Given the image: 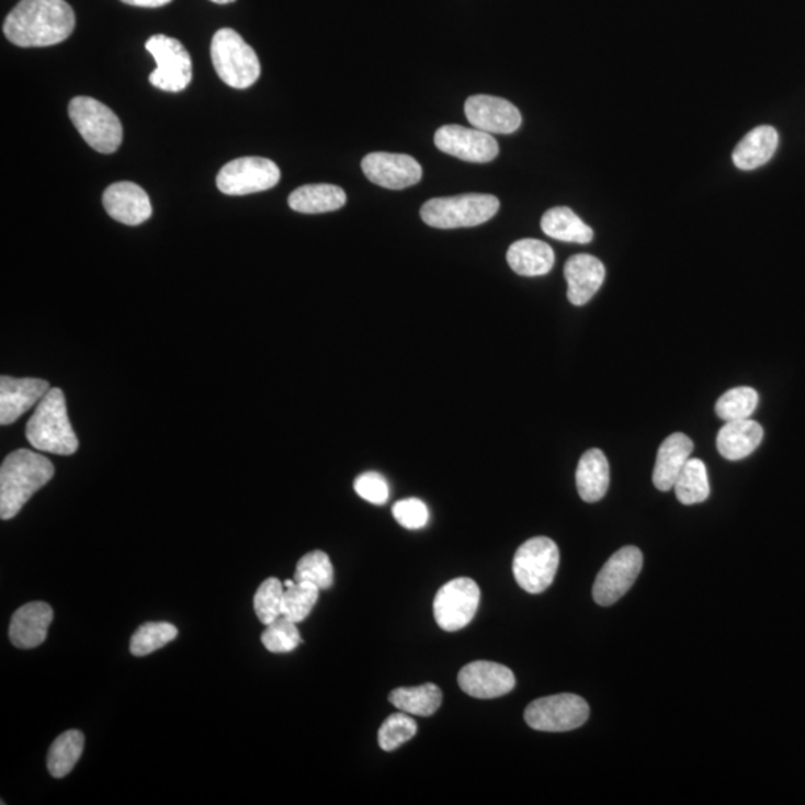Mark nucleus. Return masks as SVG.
<instances>
[{
  "instance_id": "nucleus-1",
  "label": "nucleus",
  "mask_w": 805,
  "mask_h": 805,
  "mask_svg": "<svg viewBox=\"0 0 805 805\" xmlns=\"http://www.w3.org/2000/svg\"><path fill=\"white\" fill-rule=\"evenodd\" d=\"M75 24V12L66 0H22L8 14L3 33L19 47H52L68 39Z\"/></svg>"
},
{
  "instance_id": "nucleus-2",
  "label": "nucleus",
  "mask_w": 805,
  "mask_h": 805,
  "mask_svg": "<svg viewBox=\"0 0 805 805\" xmlns=\"http://www.w3.org/2000/svg\"><path fill=\"white\" fill-rule=\"evenodd\" d=\"M53 476V463L44 455L29 450L11 452L0 467V518L7 521L16 517Z\"/></svg>"
},
{
  "instance_id": "nucleus-3",
  "label": "nucleus",
  "mask_w": 805,
  "mask_h": 805,
  "mask_svg": "<svg viewBox=\"0 0 805 805\" xmlns=\"http://www.w3.org/2000/svg\"><path fill=\"white\" fill-rule=\"evenodd\" d=\"M26 435L35 450L56 455H72L80 442L70 424L66 398L60 388L49 389L29 419Z\"/></svg>"
},
{
  "instance_id": "nucleus-4",
  "label": "nucleus",
  "mask_w": 805,
  "mask_h": 805,
  "mask_svg": "<svg viewBox=\"0 0 805 805\" xmlns=\"http://www.w3.org/2000/svg\"><path fill=\"white\" fill-rule=\"evenodd\" d=\"M211 59L228 87L245 90L259 81L261 66L251 45L234 29H219L211 44Z\"/></svg>"
},
{
  "instance_id": "nucleus-5",
  "label": "nucleus",
  "mask_w": 805,
  "mask_h": 805,
  "mask_svg": "<svg viewBox=\"0 0 805 805\" xmlns=\"http://www.w3.org/2000/svg\"><path fill=\"white\" fill-rule=\"evenodd\" d=\"M500 209V201L492 194H462L438 197L421 207V218L434 228L476 227L489 222Z\"/></svg>"
},
{
  "instance_id": "nucleus-6",
  "label": "nucleus",
  "mask_w": 805,
  "mask_h": 805,
  "mask_svg": "<svg viewBox=\"0 0 805 805\" xmlns=\"http://www.w3.org/2000/svg\"><path fill=\"white\" fill-rule=\"evenodd\" d=\"M69 118L86 143L102 155H112L123 143L122 122L114 111L87 95L69 103Z\"/></svg>"
},
{
  "instance_id": "nucleus-7",
  "label": "nucleus",
  "mask_w": 805,
  "mask_h": 805,
  "mask_svg": "<svg viewBox=\"0 0 805 805\" xmlns=\"http://www.w3.org/2000/svg\"><path fill=\"white\" fill-rule=\"evenodd\" d=\"M558 567L559 549L549 537L530 538L513 558L514 580L529 593L545 592L554 582Z\"/></svg>"
},
{
  "instance_id": "nucleus-8",
  "label": "nucleus",
  "mask_w": 805,
  "mask_h": 805,
  "mask_svg": "<svg viewBox=\"0 0 805 805\" xmlns=\"http://www.w3.org/2000/svg\"><path fill=\"white\" fill-rule=\"evenodd\" d=\"M145 48L155 57L157 68L149 73V82L157 89L178 93L190 86L193 78V61L184 45L175 37L155 35Z\"/></svg>"
},
{
  "instance_id": "nucleus-9",
  "label": "nucleus",
  "mask_w": 805,
  "mask_h": 805,
  "mask_svg": "<svg viewBox=\"0 0 805 805\" xmlns=\"http://www.w3.org/2000/svg\"><path fill=\"white\" fill-rule=\"evenodd\" d=\"M589 705L582 696L559 694L535 700L525 708V722L535 732L567 733L588 721Z\"/></svg>"
},
{
  "instance_id": "nucleus-10",
  "label": "nucleus",
  "mask_w": 805,
  "mask_h": 805,
  "mask_svg": "<svg viewBox=\"0 0 805 805\" xmlns=\"http://www.w3.org/2000/svg\"><path fill=\"white\" fill-rule=\"evenodd\" d=\"M281 170L263 157H240L228 161L217 177V186L227 196H248L277 185Z\"/></svg>"
},
{
  "instance_id": "nucleus-11",
  "label": "nucleus",
  "mask_w": 805,
  "mask_h": 805,
  "mask_svg": "<svg viewBox=\"0 0 805 805\" xmlns=\"http://www.w3.org/2000/svg\"><path fill=\"white\" fill-rule=\"evenodd\" d=\"M480 603V589L473 579L451 580L434 597V620L446 633L466 628L476 616Z\"/></svg>"
},
{
  "instance_id": "nucleus-12",
  "label": "nucleus",
  "mask_w": 805,
  "mask_h": 805,
  "mask_svg": "<svg viewBox=\"0 0 805 805\" xmlns=\"http://www.w3.org/2000/svg\"><path fill=\"white\" fill-rule=\"evenodd\" d=\"M643 554L636 546H625L609 558L593 582L592 597L597 604L612 605L630 591L640 575Z\"/></svg>"
},
{
  "instance_id": "nucleus-13",
  "label": "nucleus",
  "mask_w": 805,
  "mask_h": 805,
  "mask_svg": "<svg viewBox=\"0 0 805 805\" xmlns=\"http://www.w3.org/2000/svg\"><path fill=\"white\" fill-rule=\"evenodd\" d=\"M435 147L456 159L468 163H489L497 159L500 148L497 140L479 128H468L458 124H446L435 132Z\"/></svg>"
},
{
  "instance_id": "nucleus-14",
  "label": "nucleus",
  "mask_w": 805,
  "mask_h": 805,
  "mask_svg": "<svg viewBox=\"0 0 805 805\" xmlns=\"http://www.w3.org/2000/svg\"><path fill=\"white\" fill-rule=\"evenodd\" d=\"M464 112L473 127L489 135H510L522 124L520 110L513 103L496 95H472L464 105Z\"/></svg>"
},
{
  "instance_id": "nucleus-15",
  "label": "nucleus",
  "mask_w": 805,
  "mask_h": 805,
  "mask_svg": "<svg viewBox=\"0 0 805 805\" xmlns=\"http://www.w3.org/2000/svg\"><path fill=\"white\" fill-rule=\"evenodd\" d=\"M364 175L373 184L402 190L422 180V168L413 157L393 152H372L361 161Z\"/></svg>"
},
{
  "instance_id": "nucleus-16",
  "label": "nucleus",
  "mask_w": 805,
  "mask_h": 805,
  "mask_svg": "<svg viewBox=\"0 0 805 805\" xmlns=\"http://www.w3.org/2000/svg\"><path fill=\"white\" fill-rule=\"evenodd\" d=\"M458 684L473 699L492 700L512 692L517 679L513 671L501 664L475 661L460 670Z\"/></svg>"
},
{
  "instance_id": "nucleus-17",
  "label": "nucleus",
  "mask_w": 805,
  "mask_h": 805,
  "mask_svg": "<svg viewBox=\"0 0 805 805\" xmlns=\"http://www.w3.org/2000/svg\"><path fill=\"white\" fill-rule=\"evenodd\" d=\"M49 389L47 381L36 377H0V424H14L33 406L39 405Z\"/></svg>"
},
{
  "instance_id": "nucleus-18",
  "label": "nucleus",
  "mask_w": 805,
  "mask_h": 805,
  "mask_svg": "<svg viewBox=\"0 0 805 805\" xmlns=\"http://www.w3.org/2000/svg\"><path fill=\"white\" fill-rule=\"evenodd\" d=\"M103 206L115 222L139 226L151 218L152 206L148 194L133 182H115L103 193Z\"/></svg>"
},
{
  "instance_id": "nucleus-19",
  "label": "nucleus",
  "mask_w": 805,
  "mask_h": 805,
  "mask_svg": "<svg viewBox=\"0 0 805 805\" xmlns=\"http://www.w3.org/2000/svg\"><path fill=\"white\" fill-rule=\"evenodd\" d=\"M54 620L52 605L35 601L22 605L11 617L10 640L19 649H33L47 640Z\"/></svg>"
},
{
  "instance_id": "nucleus-20",
  "label": "nucleus",
  "mask_w": 805,
  "mask_h": 805,
  "mask_svg": "<svg viewBox=\"0 0 805 805\" xmlns=\"http://www.w3.org/2000/svg\"><path fill=\"white\" fill-rule=\"evenodd\" d=\"M567 281V297L571 305H587L603 285L605 268L597 257L589 254L572 256L564 265Z\"/></svg>"
},
{
  "instance_id": "nucleus-21",
  "label": "nucleus",
  "mask_w": 805,
  "mask_h": 805,
  "mask_svg": "<svg viewBox=\"0 0 805 805\" xmlns=\"http://www.w3.org/2000/svg\"><path fill=\"white\" fill-rule=\"evenodd\" d=\"M692 451H694V443L687 434L674 433L664 440L662 445L659 446L654 477H651L659 491H670L674 488L684 464L691 460Z\"/></svg>"
},
{
  "instance_id": "nucleus-22",
  "label": "nucleus",
  "mask_w": 805,
  "mask_h": 805,
  "mask_svg": "<svg viewBox=\"0 0 805 805\" xmlns=\"http://www.w3.org/2000/svg\"><path fill=\"white\" fill-rule=\"evenodd\" d=\"M763 429L752 419L726 422L717 434L716 445L719 454L729 462H740L752 455L761 445Z\"/></svg>"
},
{
  "instance_id": "nucleus-23",
  "label": "nucleus",
  "mask_w": 805,
  "mask_h": 805,
  "mask_svg": "<svg viewBox=\"0 0 805 805\" xmlns=\"http://www.w3.org/2000/svg\"><path fill=\"white\" fill-rule=\"evenodd\" d=\"M508 263L521 276H543L555 264V252L546 242L538 239H521L510 245Z\"/></svg>"
},
{
  "instance_id": "nucleus-24",
  "label": "nucleus",
  "mask_w": 805,
  "mask_h": 805,
  "mask_svg": "<svg viewBox=\"0 0 805 805\" xmlns=\"http://www.w3.org/2000/svg\"><path fill=\"white\" fill-rule=\"evenodd\" d=\"M610 467L603 451L585 452L576 470V487L580 498L587 503H596L608 494Z\"/></svg>"
},
{
  "instance_id": "nucleus-25",
  "label": "nucleus",
  "mask_w": 805,
  "mask_h": 805,
  "mask_svg": "<svg viewBox=\"0 0 805 805\" xmlns=\"http://www.w3.org/2000/svg\"><path fill=\"white\" fill-rule=\"evenodd\" d=\"M779 145V133L771 126H759L747 133L733 152L734 165L741 170H755L769 163Z\"/></svg>"
},
{
  "instance_id": "nucleus-26",
  "label": "nucleus",
  "mask_w": 805,
  "mask_h": 805,
  "mask_svg": "<svg viewBox=\"0 0 805 805\" xmlns=\"http://www.w3.org/2000/svg\"><path fill=\"white\" fill-rule=\"evenodd\" d=\"M347 203V193L338 185L310 184L298 186L288 197V205L301 214L335 213Z\"/></svg>"
},
{
  "instance_id": "nucleus-27",
  "label": "nucleus",
  "mask_w": 805,
  "mask_h": 805,
  "mask_svg": "<svg viewBox=\"0 0 805 805\" xmlns=\"http://www.w3.org/2000/svg\"><path fill=\"white\" fill-rule=\"evenodd\" d=\"M543 234L552 239L568 243H589L593 239V230L578 217L570 207H552L542 217Z\"/></svg>"
},
{
  "instance_id": "nucleus-28",
  "label": "nucleus",
  "mask_w": 805,
  "mask_h": 805,
  "mask_svg": "<svg viewBox=\"0 0 805 805\" xmlns=\"http://www.w3.org/2000/svg\"><path fill=\"white\" fill-rule=\"evenodd\" d=\"M388 700L400 712L429 717L439 711L443 694L438 684L426 683L421 687L394 689L389 692Z\"/></svg>"
},
{
  "instance_id": "nucleus-29",
  "label": "nucleus",
  "mask_w": 805,
  "mask_h": 805,
  "mask_svg": "<svg viewBox=\"0 0 805 805\" xmlns=\"http://www.w3.org/2000/svg\"><path fill=\"white\" fill-rule=\"evenodd\" d=\"M84 742V734L78 729H70L57 737L49 747L47 759L49 774L56 779L68 775L80 761Z\"/></svg>"
},
{
  "instance_id": "nucleus-30",
  "label": "nucleus",
  "mask_w": 805,
  "mask_h": 805,
  "mask_svg": "<svg viewBox=\"0 0 805 805\" xmlns=\"http://www.w3.org/2000/svg\"><path fill=\"white\" fill-rule=\"evenodd\" d=\"M676 497L680 503L691 506L703 503L711 496V484H708L707 467L701 460L691 458L676 480Z\"/></svg>"
},
{
  "instance_id": "nucleus-31",
  "label": "nucleus",
  "mask_w": 805,
  "mask_h": 805,
  "mask_svg": "<svg viewBox=\"0 0 805 805\" xmlns=\"http://www.w3.org/2000/svg\"><path fill=\"white\" fill-rule=\"evenodd\" d=\"M178 628L169 622H147L136 630L131 640V651L135 657H145L175 640Z\"/></svg>"
},
{
  "instance_id": "nucleus-32",
  "label": "nucleus",
  "mask_w": 805,
  "mask_h": 805,
  "mask_svg": "<svg viewBox=\"0 0 805 805\" xmlns=\"http://www.w3.org/2000/svg\"><path fill=\"white\" fill-rule=\"evenodd\" d=\"M294 582H308L315 585L319 589H329L335 582L333 564L330 562L329 555L322 551H314L306 554L305 557L297 563L296 572H294Z\"/></svg>"
},
{
  "instance_id": "nucleus-33",
  "label": "nucleus",
  "mask_w": 805,
  "mask_h": 805,
  "mask_svg": "<svg viewBox=\"0 0 805 805\" xmlns=\"http://www.w3.org/2000/svg\"><path fill=\"white\" fill-rule=\"evenodd\" d=\"M758 393L753 388L738 387L729 389L716 402V415L725 422L749 419L757 409Z\"/></svg>"
},
{
  "instance_id": "nucleus-34",
  "label": "nucleus",
  "mask_w": 805,
  "mask_h": 805,
  "mask_svg": "<svg viewBox=\"0 0 805 805\" xmlns=\"http://www.w3.org/2000/svg\"><path fill=\"white\" fill-rule=\"evenodd\" d=\"M319 591L321 589L308 582H296L292 588H286L282 599V616L296 624L305 621L318 603Z\"/></svg>"
},
{
  "instance_id": "nucleus-35",
  "label": "nucleus",
  "mask_w": 805,
  "mask_h": 805,
  "mask_svg": "<svg viewBox=\"0 0 805 805\" xmlns=\"http://www.w3.org/2000/svg\"><path fill=\"white\" fill-rule=\"evenodd\" d=\"M418 733L417 722L413 717H410L408 713L400 712L394 713L388 716L382 724L379 733H377V740L379 746L385 752H393L398 747L405 745L409 740H412Z\"/></svg>"
},
{
  "instance_id": "nucleus-36",
  "label": "nucleus",
  "mask_w": 805,
  "mask_h": 805,
  "mask_svg": "<svg viewBox=\"0 0 805 805\" xmlns=\"http://www.w3.org/2000/svg\"><path fill=\"white\" fill-rule=\"evenodd\" d=\"M261 643L272 654H288V651L297 649L303 640L296 622L281 616L272 624L265 625V630L261 634Z\"/></svg>"
},
{
  "instance_id": "nucleus-37",
  "label": "nucleus",
  "mask_w": 805,
  "mask_h": 805,
  "mask_svg": "<svg viewBox=\"0 0 805 805\" xmlns=\"http://www.w3.org/2000/svg\"><path fill=\"white\" fill-rule=\"evenodd\" d=\"M284 583L280 579H265L254 596L256 615L261 624L269 625L282 616V599H284Z\"/></svg>"
},
{
  "instance_id": "nucleus-38",
  "label": "nucleus",
  "mask_w": 805,
  "mask_h": 805,
  "mask_svg": "<svg viewBox=\"0 0 805 805\" xmlns=\"http://www.w3.org/2000/svg\"><path fill=\"white\" fill-rule=\"evenodd\" d=\"M393 514L401 526L408 530H421L429 524L430 512L424 501L419 498H406L393 506Z\"/></svg>"
},
{
  "instance_id": "nucleus-39",
  "label": "nucleus",
  "mask_w": 805,
  "mask_h": 805,
  "mask_svg": "<svg viewBox=\"0 0 805 805\" xmlns=\"http://www.w3.org/2000/svg\"><path fill=\"white\" fill-rule=\"evenodd\" d=\"M355 492L369 503L382 506L387 503L389 487L385 477L376 472L363 473L354 483Z\"/></svg>"
},
{
  "instance_id": "nucleus-40",
  "label": "nucleus",
  "mask_w": 805,
  "mask_h": 805,
  "mask_svg": "<svg viewBox=\"0 0 805 805\" xmlns=\"http://www.w3.org/2000/svg\"><path fill=\"white\" fill-rule=\"evenodd\" d=\"M122 2L127 3V5L132 7L160 8L168 5V3L172 2V0H122Z\"/></svg>"
},
{
  "instance_id": "nucleus-41",
  "label": "nucleus",
  "mask_w": 805,
  "mask_h": 805,
  "mask_svg": "<svg viewBox=\"0 0 805 805\" xmlns=\"http://www.w3.org/2000/svg\"><path fill=\"white\" fill-rule=\"evenodd\" d=\"M211 2L218 3V5H227V3H234L236 0H211Z\"/></svg>"
},
{
  "instance_id": "nucleus-42",
  "label": "nucleus",
  "mask_w": 805,
  "mask_h": 805,
  "mask_svg": "<svg viewBox=\"0 0 805 805\" xmlns=\"http://www.w3.org/2000/svg\"><path fill=\"white\" fill-rule=\"evenodd\" d=\"M294 583H296V582H294V580H285L284 587L285 588H292Z\"/></svg>"
}]
</instances>
